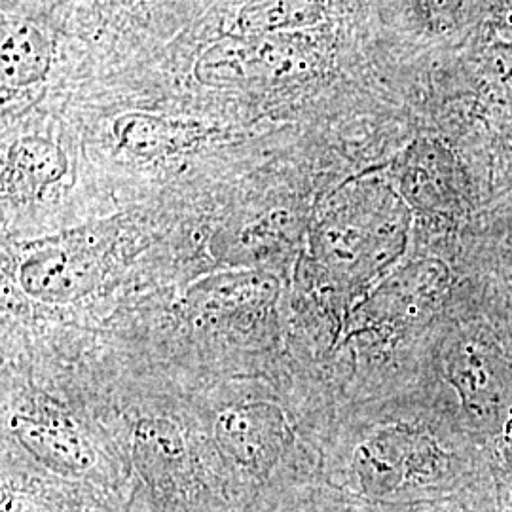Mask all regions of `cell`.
Segmentation results:
<instances>
[{
  "mask_svg": "<svg viewBox=\"0 0 512 512\" xmlns=\"http://www.w3.org/2000/svg\"><path fill=\"white\" fill-rule=\"evenodd\" d=\"M310 44L300 33L222 38L194 65L207 88H251L296 80L310 69Z\"/></svg>",
  "mask_w": 512,
  "mask_h": 512,
  "instance_id": "6da1fadb",
  "label": "cell"
},
{
  "mask_svg": "<svg viewBox=\"0 0 512 512\" xmlns=\"http://www.w3.org/2000/svg\"><path fill=\"white\" fill-rule=\"evenodd\" d=\"M220 448L253 469H268L291 439L289 423L279 406L245 403L224 410L215 423Z\"/></svg>",
  "mask_w": 512,
  "mask_h": 512,
  "instance_id": "7a4b0ae2",
  "label": "cell"
},
{
  "mask_svg": "<svg viewBox=\"0 0 512 512\" xmlns=\"http://www.w3.org/2000/svg\"><path fill=\"white\" fill-rule=\"evenodd\" d=\"M19 275L27 293L48 302H67L90 293L97 285L101 256L80 241L55 243L29 256Z\"/></svg>",
  "mask_w": 512,
  "mask_h": 512,
  "instance_id": "3957f363",
  "label": "cell"
},
{
  "mask_svg": "<svg viewBox=\"0 0 512 512\" xmlns=\"http://www.w3.org/2000/svg\"><path fill=\"white\" fill-rule=\"evenodd\" d=\"M112 133L118 147L143 160L177 156L219 137L220 129L196 120L164 118L147 112H128L114 120Z\"/></svg>",
  "mask_w": 512,
  "mask_h": 512,
  "instance_id": "277c9868",
  "label": "cell"
},
{
  "mask_svg": "<svg viewBox=\"0 0 512 512\" xmlns=\"http://www.w3.org/2000/svg\"><path fill=\"white\" fill-rule=\"evenodd\" d=\"M69 169L65 152L54 141L38 135L18 139L4 165V188L18 202L35 200L46 188L59 183Z\"/></svg>",
  "mask_w": 512,
  "mask_h": 512,
  "instance_id": "5b68a950",
  "label": "cell"
},
{
  "mask_svg": "<svg viewBox=\"0 0 512 512\" xmlns=\"http://www.w3.org/2000/svg\"><path fill=\"white\" fill-rule=\"evenodd\" d=\"M52 42L29 21L10 23L2 31L0 71L4 90H25L40 84L52 69Z\"/></svg>",
  "mask_w": 512,
  "mask_h": 512,
  "instance_id": "8992f818",
  "label": "cell"
},
{
  "mask_svg": "<svg viewBox=\"0 0 512 512\" xmlns=\"http://www.w3.org/2000/svg\"><path fill=\"white\" fill-rule=\"evenodd\" d=\"M12 433L33 456L52 469L78 473L86 471L93 463L90 444L69 427L14 416Z\"/></svg>",
  "mask_w": 512,
  "mask_h": 512,
  "instance_id": "52a82bcc",
  "label": "cell"
},
{
  "mask_svg": "<svg viewBox=\"0 0 512 512\" xmlns=\"http://www.w3.org/2000/svg\"><path fill=\"white\" fill-rule=\"evenodd\" d=\"M323 16L317 0H251L236 16L232 35L264 37L298 33L315 25Z\"/></svg>",
  "mask_w": 512,
  "mask_h": 512,
  "instance_id": "ba28073f",
  "label": "cell"
},
{
  "mask_svg": "<svg viewBox=\"0 0 512 512\" xmlns=\"http://www.w3.org/2000/svg\"><path fill=\"white\" fill-rule=\"evenodd\" d=\"M10 511L12 512H46L42 511V509H35V507H31L29 503H25V501H19L18 505H10Z\"/></svg>",
  "mask_w": 512,
  "mask_h": 512,
  "instance_id": "9c48e42d",
  "label": "cell"
},
{
  "mask_svg": "<svg viewBox=\"0 0 512 512\" xmlns=\"http://www.w3.org/2000/svg\"><path fill=\"white\" fill-rule=\"evenodd\" d=\"M110 2L116 4V6H131V4H137L141 0H110Z\"/></svg>",
  "mask_w": 512,
  "mask_h": 512,
  "instance_id": "30bf717a",
  "label": "cell"
},
{
  "mask_svg": "<svg viewBox=\"0 0 512 512\" xmlns=\"http://www.w3.org/2000/svg\"><path fill=\"white\" fill-rule=\"evenodd\" d=\"M52 2V6H59V4H65V2H69V0H50Z\"/></svg>",
  "mask_w": 512,
  "mask_h": 512,
  "instance_id": "8fae6325",
  "label": "cell"
}]
</instances>
